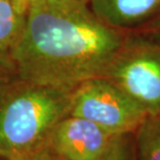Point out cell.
Listing matches in <instances>:
<instances>
[{
	"instance_id": "14",
	"label": "cell",
	"mask_w": 160,
	"mask_h": 160,
	"mask_svg": "<svg viewBox=\"0 0 160 160\" xmlns=\"http://www.w3.org/2000/svg\"><path fill=\"white\" fill-rule=\"evenodd\" d=\"M0 160H4V159H2V158H0Z\"/></svg>"
},
{
	"instance_id": "8",
	"label": "cell",
	"mask_w": 160,
	"mask_h": 160,
	"mask_svg": "<svg viewBox=\"0 0 160 160\" xmlns=\"http://www.w3.org/2000/svg\"><path fill=\"white\" fill-rule=\"evenodd\" d=\"M25 15L20 14L12 0H0V50L11 55L20 39Z\"/></svg>"
},
{
	"instance_id": "13",
	"label": "cell",
	"mask_w": 160,
	"mask_h": 160,
	"mask_svg": "<svg viewBox=\"0 0 160 160\" xmlns=\"http://www.w3.org/2000/svg\"><path fill=\"white\" fill-rule=\"evenodd\" d=\"M12 4L16 8V9L22 15H25L27 12L28 8L30 6V4L36 0H12Z\"/></svg>"
},
{
	"instance_id": "4",
	"label": "cell",
	"mask_w": 160,
	"mask_h": 160,
	"mask_svg": "<svg viewBox=\"0 0 160 160\" xmlns=\"http://www.w3.org/2000/svg\"><path fill=\"white\" fill-rule=\"evenodd\" d=\"M70 116L91 121L111 135H120L135 133L150 114L111 81L98 77L73 91Z\"/></svg>"
},
{
	"instance_id": "6",
	"label": "cell",
	"mask_w": 160,
	"mask_h": 160,
	"mask_svg": "<svg viewBox=\"0 0 160 160\" xmlns=\"http://www.w3.org/2000/svg\"><path fill=\"white\" fill-rule=\"evenodd\" d=\"M104 23L126 33H136L160 17V0H88Z\"/></svg>"
},
{
	"instance_id": "9",
	"label": "cell",
	"mask_w": 160,
	"mask_h": 160,
	"mask_svg": "<svg viewBox=\"0 0 160 160\" xmlns=\"http://www.w3.org/2000/svg\"><path fill=\"white\" fill-rule=\"evenodd\" d=\"M100 160H136L134 133L113 135Z\"/></svg>"
},
{
	"instance_id": "12",
	"label": "cell",
	"mask_w": 160,
	"mask_h": 160,
	"mask_svg": "<svg viewBox=\"0 0 160 160\" xmlns=\"http://www.w3.org/2000/svg\"><path fill=\"white\" fill-rule=\"evenodd\" d=\"M30 160H66V159L62 158L58 154H56L50 147H48V148L41 151L39 154H37Z\"/></svg>"
},
{
	"instance_id": "7",
	"label": "cell",
	"mask_w": 160,
	"mask_h": 160,
	"mask_svg": "<svg viewBox=\"0 0 160 160\" xmlns=\"http://www.w3.org/2000/svg\"><path fill=\"white\" fill-rule=\"evenodd\" d=\"M136 160H160V114H150L134 133Z\"/></svg>"
},
{
	"instance_id": "3",
	"label": "cell",
	"mask_w": 160,
	"mask_h": 160,
	"mask_svg": "<svg viewBox=\"0 0 160 160\" xmlns=\"http://www.w3.org/2000/svg\"><path fill=\"white\" fill-rule=\"evenodd\" d=\"M104 78L149 114H160V41L130 33Z\"/></svg>"
},
{
	"instance_id": "2",
	"label": "cell",
	"mask_w": 160,
	"mask_h": 160,
	"mask_svg": "<svg viewBox=\"0 0 160 160\" xmlns=\"http://www.w3.org/2000/svg\"><path fill=\"white\" fill-rule=\"evenodd\" d=\"M72 92L15 78L0 84V158L30 160L70 116Z\"/></svg>"
},
{
	"instance_id": "1",
	"label": "cell",
	"mask_w": 160,
	"mask_h": 160,
	"mask_svg": "<svg viewBox=\"0 0 160 160\" xmlns=\"http://www.w3.org/2000/svg\"><path fill=\"white\" fill-rule=\"evenodd\" d=\"M128 36L104 23L88 0H36L11 57L19 78L72 92L104 77Z\"/></svg>"
},
{
	"instance_id": "10",
	"label": "cell",
	"mask_w": 160,
	"mask_h": 160,
	"mask_svg": "<svg viewBox=\"0 0 160 160\" xmlns=\"http://www.w3.org/2000/svg\"><path fill=\"white\" fill-rule=\"evenodd\" d=\"M17 76L14 62L8 53L0 50V84Z\"/></svg>"
},
{
	"instance_id": "11",
	"label": "cell",
	"mask_w": 160,
	"mask_h": 160,
	"mask_svg": "<svg viewBox=\"0 0 160 160\" xmlns=\"http://www.w3.org/2000/svg\"><path fill=\"white\" fill-rule=\"evenodd\" d=\"M135 34H142V36L149 37V38H151V39L160 41V17L157 20H155L150 25H148L146 28H143L142 30L136 32Z\"/></svg>"
},
{
	"instance_id": "5",
	"label": "cell",
	"mask_w": 160,
	"mask_h": 160,
	"mask_svg": "<svg viewBox=\"0 0 160 160\" xmlns=\"http://www.w3.org/2000/svg\"><path fill=\"white\" fill-rule=\"evenodd\" d=\"M112 136L91 121L69 116L55 127L49 147L66 160H100Z\"/></svg>"
}]
</instances>
